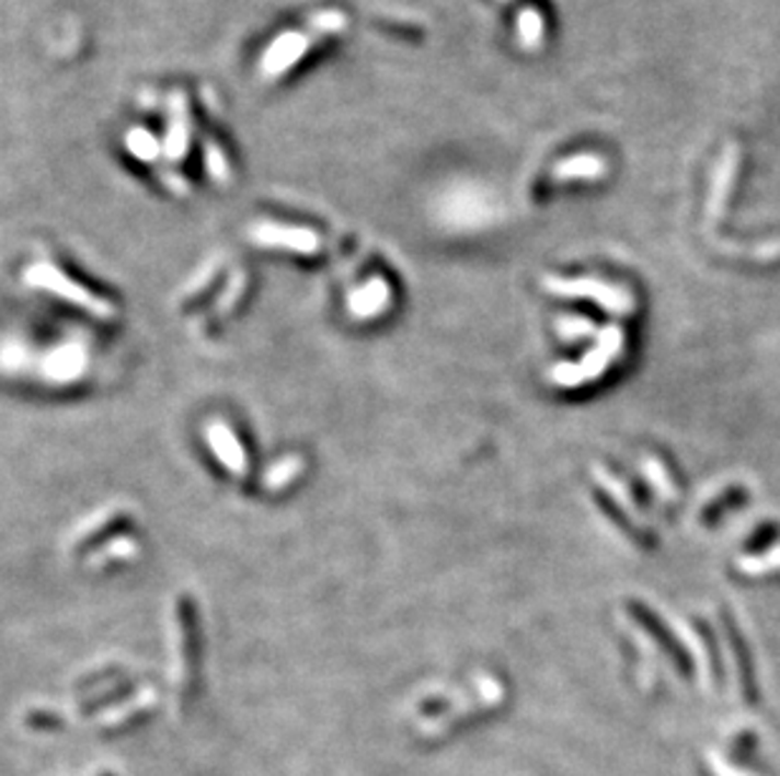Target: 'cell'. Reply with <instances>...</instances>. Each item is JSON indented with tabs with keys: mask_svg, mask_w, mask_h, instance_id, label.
<instances>
[{
	"mask_svg": "<svg viewBox=\"0 0 780 776\" xmlns=\"http://www.w3.org/2000/svg\"><path fill=\"white\" fill-rule=\"evenodd\" d=\"M621 348V333L619 328H609L607 336H604L601 346H596L592 354L586 356V361H581L576 366H566V369H555V381L561 383V386H578V383H588L594 381L596 375H601L604 371L609 369L613 358H617Z\"/></svg>",
	"mask_w": 780,
	"mask_h": 776,
	"instance_id": "obj_1",
	"label": "cell"
},
{
	"mask_svg": "<svg viewBox=\"0 0 780 776\" xmlns=\"http://www.w3.org/2000/svg\"><path fill=\"white\" fill-rule=\"evenodd\" d=\"M551 293L569 296V298H592L596 303L609 308L611 313H629L632 308V298L621 293L619 288H607L596 280H553L549 278Z\"/></svg>",
	"mask_w": 780,
	"mask_h": 776,
	"instance_id": "obj_2",
	"label": "cell"
},
{
	"mask_svg": "<svg viewBox=\"0 0 780 776\" xmlns=\"http://www.w3.org/2000/svg\"><path fill=\"white\" fill-rule=\"evenodd\" d=\"M596 174H601V164L592 160V157H578V160L559 166V177H563V179L596 177Z\"/></svg>",
	"mask_w": 780,
	"mask_h": 776,
	"instance_id": "obj_3",
	"label": "cell"
},
{
	"mask_svg": "<svg viewBox=\"0 0 780 776\" xmlns=\"http://www.w3.org/2000/svg\"><path fill=\"white\" fill-rule=\"evenodd\" d=\"M665 472H667V470H665ZM665 472H662V466H659L657 462H654V459H650V462H646V474H650V479L654 482V487H657L659 497L667 499V502H672V499L677 497V491H675V487H672V484H669V477H667Z\"/></svg>",
	"mask_w": 780,
	"mask_h": 776,
	"instance_id": "obj_4",
	"label": "cell"
}]
</instances>
